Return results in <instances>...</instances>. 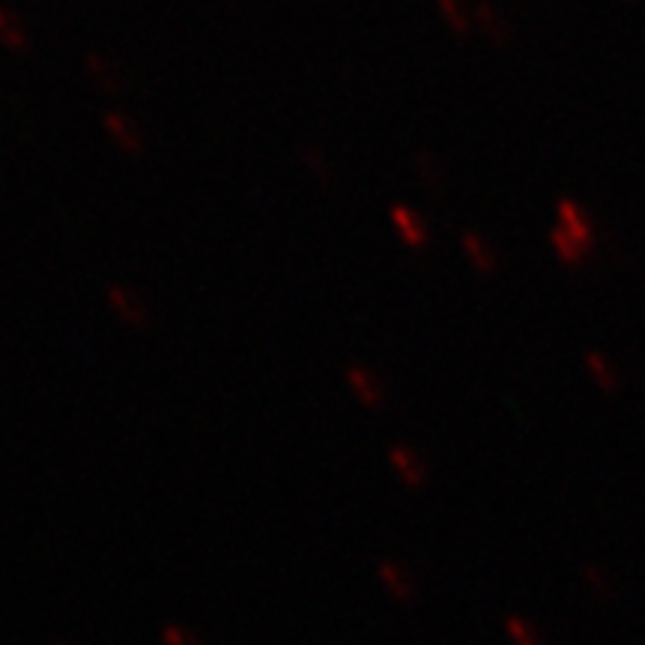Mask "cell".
Wrapping results in <instances>:
<instances>
[{
    "instance_id": "1",
    "label": "cell",
    "mask_w": 645,
    "mask_h": 645,
    "mask_svg": "<svg viewBox=\"0 0 645 645\" xmlns=\"http://www.w3.org/2000/svg\"><path fill=\"white\" fill-rule=\"evenodd\" d=\"M105 305L126 329L141 332V329L153 326V311H150L147 299L126 284H108L105 287Z\"/></svg>"
},
{
    "instance_id": "2",
    "label": "cell",
    "mask_w": 645,
    "mask_h": 645,
    "mask_svg": "<svg viewBox=\"0 0 645 645\" xmlns=\"http://www.w3.org/2000/svg\"><path fill=\"white\" fill-rule=\"evenodd\" d=\"M102 132L114 144V150H120L126 159H144L147 138H144L141 126L126 111H120V108L102 111Z\"/></svg>"
},
{
    "instance_id": "3",
    "label": "cell",
    "mask_w": 645,
    "mask_h": 645,
    "mask_svg": "<svg viewBox=\"0 0 645 645\" xmlns=\"http://www.w3.org/2000/svg\"><path fill=\"white\" fill-rule=\"evenodd\" d=\"M386 463L407 490H425L430 484V463L419 448L407 442H392L386 448Z\"/></svg>"
},
{
    "instance_id": "4",
    "label": "cell",
    "mask_w": 645,
    "mask_h": 645,
    "mask_svg": "<svg viewBox=\"0 0 645 645\" xmlns=\"http://www.w3.org/2000/svg\"><path fill=\"white\" fill-rule=\"evenodd\" d=\"M344 383H347L350 395H353L365 410H371V413L383 410L386 401H389L386 383H383V380L377 377V371L368 368L365 362H350V365L344 368Z\"/></svg>"
},
{
    "instance_id": "5",
    "label": "cell",
    "mask_w": 645,
    "mask_h": 645,
    "mask_svg": "<svg viewBox=\"0 0 645 645\" xmlns=\"http://www.w3.org/2000/svg\"><path fill=\"white\" fill-rule=\"evenodd\" d=\"M389 224L398 233V239L410 248V251H425L430 248V224L419 210H413L410 204H392L389 207Z\"/></svg>"
},
{
    "instance_id": "6",
    "label": "cell",
    "mask_w": 645,
    "mask_h": 645,
    "mask_svg": "<svg viewBox=\"0 0 645 645\" xmlns=\"http://www.w3.org/2000/svg\"><path fill=\"white\" fill-rule=\"evenodd\" d=\"M556 215H559V224L577 242H583L592 254L598 251V224H595V218L589 215V210L583 204H577L574 198H559L556 201Z\"/></svg>"
},
{
    "instance_id": "7",
    "label": "cell",
    "mask_w": 645,
    "mask_h": 645,
    "mask_svg": "<svg viewBox=\"0 0 645 645\" xmlns=\"http://www.w3.org/2000/svg\"><path fill=\"white\" fill-rule=\"evenodd\" d=\"M84 72L96 84V90H102L108 96H120L126 90V78H123L120 66L108 54H102L96 48L84 54Z\"/></svg>"
},
{
    "instance_id": "8",
    "label": "cell",
    "mask_w": 645,
    "mask_h": 645,
    "mask_svg": "<svg viewBox=\"0 0 645 645\" xmlns=\"http://www.w3.org/2000/svg\"><path fill=\"white\" fill-rule=\"evenodd\" d=\"M460 251L466 257V263L478 272V275H493L499 272V251L493 248V242L478 233V230H463L460 233Z\"/></svg>"
},
{
    "instance_id": "9",
    "label": "cell",
    "mask_w": 645,
    "mask_h": 645,
    "mask_svg": "<svg viewBox=\"0 0 645 645\" xmlns=\"http://www.w3.org/2000/svg\"><path fill=\"white\" fill-rule=\"evenodd\" d=\"M472 15H475V24L481 27V33H484L490 42H496V45H508V39H511V27H508L505 15H502L493 3H487V0H475Z\"/></svg>"
},
{
    "instance_id": "10",
    "label": "cell",
    "mask_w": 645,
    "mask_h": 645,
    "mask_svg": "<svg viewBox=\"0 0 645 645\" xmlns=\"http://www.w3.org/2000/svg\"><path fill=\"white\" fill-rule=\"evenodd\" d=\"M550 248H553L556 260L565 263V266H583V263L592 257V251H589L583 242H577L562 224H556V227L550 230Z\"/></svg>"
},
{
    "instance_id": "11",
    "label": "cell",
    "mask_w": 645,
    "mask_h": 645,
    "mask_svg": "<svg viewBox=\"0 0 645 645\" xmlns=\"http://www.w3.org/2000/svg\"><path fill=\"white\" fill-rule=\"evenodd\" d=\"M586 368H589V374H592V380L598 383L601 392L613 395V392L622 389V374L616 371V365L604 353H595V350L586 353Z\"/></svg>"
},
{
    "instance_id": "12",
    "label": "cell",
    "mask_w": 645,
    "mask_h": 645,
    "mask_svg": "<svg viewBox=\"0 0 645 645\" xmlns=\"http://www.w3.org/2000/svg\"><path fill=\"white\" fill-rule=\"evenodd\" d=\"M0 42L12 51H24V54L30 51V30L9 9H0Z\"/></svg>"
},
{
    "instance_id": "13",
    "label": "cell",
    "mask_w": 645,
    "mask_h": 645,
    "mask_svg": "<svg viewBox=\"0 0 645 645\" xmlns=\"http://www.w3.org/2000/svg\"><path fill=\"white\" fill-rule=\"evenodd\" d=\"M299 162H302V168H305L317 183L329 186V183L335 180V168H332V162L326 159V153H323L317 144H302V147H299Z\"/></svg>"
},
{
    "instance_id": "14",
    "label": "cell",
    "mask_w": 645,
    "mask_h": 645,
    "mask_svg": "<svg viewBox=\"0 0 645 645\" xmlns=\"http://www.w3.org/2000/svg\"><path fill=\"white\" fill-rule=\"evenodd\" d=\"M436 9L442 15V21L457 33V36H466L472 30V15L466 9L463 0H436Z\"/></svg>"
},
{
    "instance_id": "15",
    "label": "cell",
    "mask_w": 645,
    "mask_h": 645,
    "mask_svg": "<svg viewBox=\"0 0 645 645\" xmlns=\"http://www.w3.org/2000/svg\"><path fill=\"white\" fill-rule=\"evenodd\" d=\"M413 165H416V174L422 177V183L430 186L433 192H439L442 189V171H439V162H436V156L428 153V150H419L416 153V159H413Z\"/></svg>"
},
{
    "instance_id": "16",
    "label": "cell",
    "mask_w": 645,
    "mask_h": 645,
    "mask_svg": "<svg viewBox=\"0 0 645 645\" xmlns=\"http://www.w3.org/2000/svg\"><path fill=\"white\" fill-rule=\"evenodd\" d=\"M380 580L389 586L392 595H398V598H407V595H410V577H407V571L398 568L395 562H383V565H380Z\"/></svg>"
}]
</instances>
